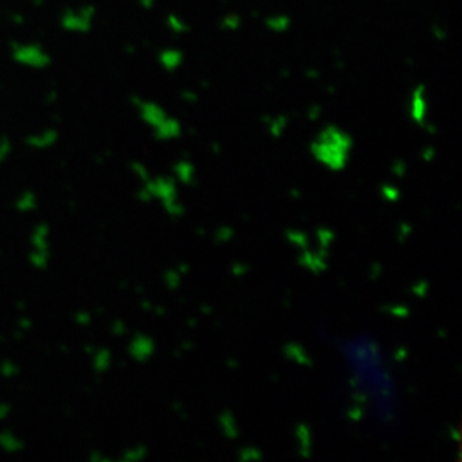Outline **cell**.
Instances as JSON below:
<instances>
[{
	"label": "cell",
	"mask_w": 462,
	"mask_h": 462,
	"mask_svg": "<svg viewBox=\"0 0 462 462\" xmlns=\"http://www.w3.org/2000/svg\"><path fill=\"white\" fill-rule=\"evenodd\" d=\"M11 56L18 65L27 66L32 69H45L52 61L50 52L36 42H15L11 45Z\"/></svg>",
	"instance_id": "2"
},
{
	"label": "cell",
	"mask_w": 462,
	"mask_h": 462,
	"mask_svg": "<svg viewBox=\"0 0 462 462\" xmlns=\"http://www.w3.org/2000/svg\"><path fill=\"white\" fill-rule=\"evenodd\" d=\"M427 88L423 84H419L418 88L413 90V97H411V117L416 122H422L425 116H427Z\"/></svg>",
	"instance_id": "9"
},
{
	"label": "cell",
	"mask_w": 462,
	"mask_h": 462,
	"mask_svg": "<svg viewBox=\"0 0 462 462\" xmlns=\"http://www.w3.org/2000/svg\"><path fill=\"white\" fill-rule=\"evenodd\" d=\"M18 373H20V365L17 362L11 361V359H4L0 362V375L4 379H14V377H17Z\"/></svg>",
	"instance_id": "14"
},
{
	"label": "cell",
	"mask_w": 462,
	"mask_h": 462,
	"mask_svg": "<svg viewBox=\"0 0 462 462\" xmlns=\"http://www.w3.org/2000/svg\"><path fill=\"white\" fill-rule=\"evenodd\" d=\"M113 365V355L108 349L101 347V349L93 350L92 354V368L99 374H104Z\"/></svg>",
	"instance_id": "12"
},
{
	"label": "cell",
	"mask_w": 462,
	"mask_h": 462,
	"mask_svg": "<svg viewBox=\"0 0 462 462\" xmlns=\"http://www.w3.org/2000/svg\"><path fill=\"white\" fill-rule=\"evenodd\" d=\"M352 141L345 132L338 127H327L319 136V141L313 145L314 153L319 159L328 162L329 165H336L345 162V156L349 152Z\"/></svg>",
	"instance_id": "1"
},
{
	"label": "cell",
	"mask_w": 462,
	"mask_h": 462,
	"mask_svg": "<svg viewBox=\"0 0 462 462\" xmlns=\"http://www.w3.org/2000/svg\"><path fill=\"white\" fill-rule=\"evenodd\" d=\"M129 354L136 361H145L153 354V341L143 334L134 337L129 345Z\"/></svg>",
	"instance_id": "7"
},
{
	"label": "cell",
	"mask_w": 462,
	"mask_h": 462,
	"mask_svg": "<svg viewBox=\"0 0 462 462\" xmlns=\"http://www.w3.org/2000/svg\"><path fill=\"white\" fill-rule=\"evenodd\" d=\"M24 449L22 437L11 430H0V450L6 455H17Z\"/></svg>",
	"instance_id": "8"
},
{
	"label": "cell",
	"mask_w": 462,
	"mask_h": 462,
	"mask_svg": "<svg viewBox=\"0 0 462 462\" xmlns=\"http://www.w3.org/2000/svg\"><path fill=\"white\" fill-rule=\"evenodd\" d=\"M135 106L138 108V113H140V117L143 118V122L147 123L153 129L168 117L165 109L162 108L161 105L156 104V102L136 99Z\"/></svg>",
	"instance_id": "5"
},
{
	"label": "cell",
	"mask_w": 462,
	"mask_h": 462,
	"mask_svg": "<svg viewBox=\"0 0 462 462\" xmlns=\"http://www.w3.org/2000/svg\"><path fill=\"white\" fill-rule=\"evenodd\" d=\"M111 331H113V334H116V336H122L123 332H125V325H123V322H120V320H116V322L113 323V327H111Z\"/></svg>",
	"instance_id": "24"
},
{
	"label": "cell",
	"mask_w": 462,
	"mask_h": 462,
	"mask_svg": "<svg viewBox=\"0 0 462 462\" xmlns=\"http://www.w3.org/2000/svg\"><path fill=\"white\" fill-rule=\"evenodd\" d=\"M266 24L270 27L271 31L274 32H286L291 26V20L288 17H283V15H279V17H271L266 20Z\"/></svg>",
	"instance_id": "16"
},
{
	"label": "cell",
	"mask_w": 462,
	"mask_h": 462,
	"mask_svg": "<svg viewBox=\"0 0 462 462\" xmlns=\"http://www.w3.org/2000/svg\"><path fill=\"white\" fill-rule=\"evenodd\" d=\"M59 141V132L52 127H47V129H41V131L32 134L27 136L26 144L33 150H49L51 149L52 145L57 144Z\"/></svg>",
	"instance_id": "6"
},
{
	"label": "cell",
	"mask_w": 462,
	"mask_h": 462,
	"mask_svg": "<svg viewBox=\"0 0 462 462\" xmlns=\"http://www.w3.org/2000/svg\"><path fill=\"white\" fill-rule=\"evenodd\" d=\"M29 263H31L35 270H45L50 265L51 261V254H36V252H31L29 254Z\"/></svg>",
	"instance_id": "15"
},
{
	"label": "cell",
	"mask_w": 462,
	"mask_h": 462,
	"mask_svg": "<svg viewBox=\"0 0 462 462\" xmlns=\"http://www.w3.org/2000/svg\"><path fill=\"white\" fill-rule=\"evenodd\" d=\"M154 134H156L159 140H171V138H175V136L180 134L179 122L168 116L159 126L154 127Z\"/></svg>",
	"instance_id": "13"
},
{
	"label": "cell",
	"mask_w": 462,
	"mask_h": 462,
	"mask_svg": "<svg viewBox=\"0 0 462 462\" xmlns=\"http://www.w3.org/2000/svg\"><path fill=\"white\" fill-rule=\"evenodd\" d=\"M15 211L22 214L33 213L40 207V199L36 197L35 192L32 190H24L18 195L17 199L14 201Z\"/></svg>",
	"instance_id": "10"
},
{
	"label": "cell",
	"mask_w": 462,
	"mask_h": 462,
	"mask_svg": "<svg viewBox=\"0 0 462 462\" xmlns=\"http://www.w3.org/2000/svg\"><path fill=\"white\" fill-rule=\"evenodd\" d=\"M238 23H240V18H236L234 17V15H231V17H226L225 20H223V26L226 27V29H231V31H234V29L238 27Z\"/></svg>",
	"instance_id": "22"
},
{
	"label": "cell",
	"mask_w": 462,
	"mask_h": 462,
	"mask_svg": "<svg viewBox=\"0 0 462 462\" xmlns=\"http://www.w3.org/2000/svg\"><path fill=\"white\" fill-rule=\"evenodd\" d=\"M13 153V143L9 138H0V165L8 161V157Z\"/></svg>",
	"instance_id": "17"
},
{
	"label": "cell",
	"mask_w": 462,
	"mask_h": 462,
	"mask_svg": "<svg viewBox=\"0 0 462 462\" xmlns=\"http://www.w3.org/2000/svg\"><path fill=\"white\" fill-rule=\"evenodd\" d=\"M144 457V449L141 448H132V449L125 450L122 459L126 462L140 461Z\"/></svg>",
	"instance_id": "19"
},
{
	"label": "cell",
	"mask_w": 462,
	"mask_h": 462,
	"mask_svg": "<svg viewBox=\"0 0 462 462\" xmlns=\"http://www.w3.org/2000/svg\"><path fill=\"white\" fill-rule=\"evenodd\" d=\"M168 23H170L171 29L174 32H184L186 31V24H184L180 18L177 17H170V20H168Z\"/></svg>",
	"instance_id": "21"
},
{
	"label": "cell",
	"mask_w": 462,
	"mask_h": 462,
	"mask_svg": "<svg viewBox=\"0 0 462 462\" xmlns=\"http://www.w3.org/2000/svg\"><path fill=\"white\" fill-rule=\"evenodd\" d=\"M184 56L183 52L179 50H163L159 56L162 68L168 70V72H174L179 69L180 66L183 65Z\"/></svg>",
	"instance_id": "11"
},
{
	"label": "cell",
	"mask_w": 462,
	"mask_h": 462,
	"mask_svg": "<svg viewBox=\"0 0 462 462\" xmlns=\"http://www.w3.org/2000/svg\"><path fill=\"white\" fill-rule=\"evenodd\" d=\"M88 461L104 462L109 461V458L108 457H106V455L101 454V452H97V450H95V452H90V454H88Z\"/></svg>",
	"instance_id": "23"
},
{
	"label": "cell",
	"mask_w": 462,
	"mask_h": 462,
	"mask_svg": "<svg viewBox=\"0 0 462 462\" xmlns=\"http://www.w3.org/2000/svg\"><path fill=\"white\" fill-rule=\"evenodd\" d=\"M97 9L92 5H84L79 8H66L61 14L60 26L70 33H88L92 31Z\"/></svg>",
	"instance_id": "3"
},
{
	"label": "cell",
	"mask_w": 462,
	"mask_h": 462,
	"mask_svg": "<svg viewBox=\"0 0 462 462\" xmlns=\"http://www.w3.org/2000/svg\"><path fill=\"white\" fill-rule=\"evenodd\" d=\"M13 413V407L9 402H0V422H4Z\"/></svg>",
	"instance_id": "20"
},
{
	"label": "cell",
	"mask_w": 462,
	"mask_h": 462,
	"mask_svg": "<svg viewBox=\"0 0 462 462\" xmlns=\"http://www.w3.org/2000/svg\"><path fill=\"white\" fill-rule=\"evenodd\" d=\"M157 0H140L141 6L145 9L153 8Z\"/></svg>",
	"instance_id": "25"
},
{
	"label": "cell",
	"mask_w": 462,
	"mask_h": 462,
	"mask_svg": "<svg viewBox=\"0 0 462 462\" xmlns=\"http://www.w3.org/2000/svg\"><path fill=\"white\" fill-rule=\"evenodd\" d=\"M74 320L79 327H88L92 323V313L88 310H79L75 313Z\"/></svg>",
	"instance_id": "18"
},
{
	"label": "cell",
	"mask_w": 462,
	"mask_h": 462,
	"mask_svg": "<svg viewBox=\"0 0 462 462\" xmlns=\"http://www.w3.org/2000/svg\"><path fill=\"white\" fill-rule=\"evenodd\" d=\"M29 243H31V252L51 254V229L49 225L44 222L35 225L29 236Z\"/></svg>",
	"instance_id": "4"
}]
</instances>
